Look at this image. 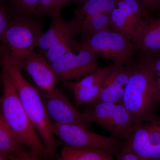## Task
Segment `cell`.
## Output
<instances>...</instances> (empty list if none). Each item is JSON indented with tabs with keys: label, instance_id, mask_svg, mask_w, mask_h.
Segmentation results:
<instances>
[{
	"label": "cell",
	"instance_id": "6da1fadb",
	"mask_svg": "<svg viewBox=\"0 0 160 160\" xmlns=\"http://www.w3.org/2000/svg\"><path fill=\"white\" fill-rule=\"evenodd\" d=\"M0 62L1 66L11 77L23 108L44 143L49 158L57 156V149L62 143L53 132L52 123L40 91L23 78L21 65L4 45L0 48Z\"/></svg>",
	"mask_w": 160,
	"mask_h": 160
},
{
	"label": "cell",
	"instance_id": "7a4b0ae2",
	"mask_svg": "<svg viewBox=\"0 0 160 160\" xmlns=\"http://www.w3.org/2000/svg\"><path fill=\"white\" fill-rule=\"evenodd\" d=\"M122 101L131 114L134 126L158 117L160 90L152 62L139 59L132 63L131 75Z\"/></svg>",
	"mask_w": 160,
	"mask_h": 160
},
{
	"label": "cell",
	"instance_id": "3957f363",
	"mask_svg": "<svg viewBox=\"0 0 160 160\" xmlns=\"http://www.w3.org/2000/svg\"><path fill=\"white\" fill-rule=\"evenodd\" d=\"M1 74L3 86L1 112L20 141L41 159H48L46 147L23 108L11 77L2 67Z\"/></svg>",
	"mask_w": 160,
	"mask_h": 160
},
{
	"label": "cell",
	"instance_id": "277c9868",
	"mask_svg": "<svg viewBox=\"0 0 160 160\" xmlns=\"http://www.w3.org/2000/svg\"><path fill=\"white\" fill-rule=\"evenodd\" d=\"M88 49L96 54L119 65L132 64L135 51L130 40L125 36L110 30H102L84 39L77 48Z\"/></svg>",
	"mask_w": 160,
	"mask_h": 160
},
{
	"label": "cell",
	"instance_id": "5b68a950",
	"mask_svg": "<svg viewBox=\"0 0 160 160\" xmlns=\"http://www.w3.org/2000/svg\"><path fill=\"white\" fill-rule=\"evenodd\" d=\"M44 33L37 22L29 18L20 17L11 20L2 42L21 65L23 60L38 47Z\"/></svg>",
	"mask_w": 160,
	"mask_h": 160
},
{
	"label": "cell",
	"instance_id": "8992f818",
	"mask_svg": "<svg viewBox=\"0 0 160 160\" xmlns=\"http://www.w3.org/2000/svg\"><path fill=\"white\" fill-rule=\"evenodd\" d=\"M145 9L139 0H119L110 14L109 29L128 38L135 48L145 26Z\"/></svg>",
	"mask_w": 160,
	"mask_h": 160
},
{
	"label": "cell",
	"instance_id": "52a82bcc",
	"mask_svg": "<svg viewBox=\"0 0 160 160\" xmlns=\"http://www.w3.org/2000/svg\"><path fill=\"white\" fill-rule=\"evenodd\" d=\"M121 151L135 152L146 160H160V116L133 126L122 140Z\"/></svg>",
	"mask_w": 160,
	"mask_h": 160
},
{
	"label": "cell",
	"instance_id": "ba28073f",
	"mask_svg": "<svg viewBox=\"0 0 160 160\" xmlns=\"http://www.w3.org/2000/svg\"><path fill=\"white\" fill-rule=\"evenodd\" d=\"M55 135L65 145L103 149L115 155L121 150L122 140L113 136H104L75 125L52 123Z\"/></svg>",
	"mask_w": 160,
	"mask_h": 160
},
{
	"label": "cell",
	"instance_id": "9c48e42d",
	"mask_svg": "<svg viewBox=\"0 0 160 160\" xmlns=\"http://www.w3.org/2000/svg\"><path fill=\"white\" fill-rule=\"evenodd\" d=\"M75 50L77 54L69 52L51 64L58 80L63 82L79 81L98 69L97 55L78 47Z\"/></svg>",
	"mask_w": 160,
	"mask_h": 160
},
{
	"label": "cell",
	"instance_id": "30bf717a",
	"mask_svg": "<svg viewBox=\"0 0 160 160\" xmlns=\"http://www.w3.org/2000/svg\"><path fill=\"white\" fill-rule=\"evenodd\" d=\"M40 93L49 118L53 122L78 125L86 129L90 126L84 112H79L59 89L56 88L51 92Z\"/></svg>",
	"mask_w": 160,
	"mask_h": 160
},
{
	"label": "cell",
	"instance_id": "8fae6325",
	"mask_svg": "<svg viewBox=\"0 0 160 160\" xmlns=\"http://www.w3.org/2000/svg\"><path fill=\"white\" fill-rule=\"evenodd\" d=\"M21 67L31 77L40 92H51L56 89V75L41 52H31L23 60Z\"/></svg>",
	"mask_w": 160,
	"mask_h": 160
},
{
	"label": "cell",
	"instance_id": "7c38bea8",
	"mask_svg": "<svg viewBox=\"0 0 160 160\" xmlns=\"http://www.w3.org/2000/svg\"><path fill=\"white\" fill-rule=\"evenodd\" d=\"M22 143L0 114V160H38L41 158Z\"/></svg>",
	"mask_w": 160,
	"mask_h": 160
},
{
	"label": "cell",
	"instance_id": "4fadbf2b",
	"mask_svg": "<svg viewBox=\"0 0 160 160\" xmlns=\"http://www.w3.org/2000/svg\"><path fill=\"white\" fill-rule=\"evenodd\" d=\"M144 18L145 26L135 49L139 51L140 59L152 62L160 57V17L150 16L145 9Z\"/></svg>",
	"mask_w": 160,
	"mask_h": 160
},
{
	"label": "cell",
	"instance_id": "5bb4252c",
	"mask_svg": "<svg viewBox=\"0 0 160 160\" xmlns=\"http://www.w3.org/2000/svg\"><path fill=\"white\" fill-rule=\"evenodd\" d=\"M52 18L49 29L40 38L37 48L45 53L53 44L59 40L68 36H75L78 34L77 29L72 20L67 21L61 15Z\"/></svg>",
	"mask_w": 160,
	"mask_h": 160
},
{
	"label": "cell",
	"instance_id": "9a60e30c",
	"mask_svg": "<svg viewBox=\"0 0 160 160\" xmlns=\"http://www.w3.org/2000/svg\"><path fill=\"white\" fill-rule=\"evenodd\" d=\"M59 160H113L112 154L103 149L65 145L58 156Z\"/></svg>",
	"mask_w": 160,
	"mask_h": 160
},
{
	"label": "cell",
	"instance_id": "2e32d148",
	"mask_svg": "<svg viewBox=\"0 0 160 160\" xmlns=\"http://www.w3.org/2000/svg\"><path fill=\"white\" fill-rule=\"evenodd\" d=\"M118 103L103 102L92 105V107L84 113L89 124L97 123L111 134L112 116Z\"/></svg>",
	"mask_w": 160,
	"mask_h": 160
},
{
	"label": "cell",
	"instance_id": "e0dca14e",
	"mask_svg": "<svg viewBox=\"0 0 160 160\" xmlns=\"http://www.w3.org/2000/svg\"><path fill=\"white\" fill-rule=\"evenodd\" d=\"M111 135L122 140L134 126L131 114L122 101L118 102L112 116Z\"/></svg>",
	"mask_w": 160,
	"mask_h": 160
},
{
	"label": "cell",
	"instance_id": "ac0fdd59",
	"mask_svg": "<svg viewBox=\"0 0 160 160\" xmlns=\"http://www.w3.org/2000/svg\"><path fill=\"white\" fill-rule=\"evenodd\" d=\"M119 0H88L80 4L74 9L73 19L78 20L83 18L100 14L107 13L110 15L112 10L117 5Z\"/></svg>",
	"mask_w": 160,
	"mask_h": 160
},
{
	"label": "cell",
	"instance_id": "d6986e66",
	"mask_svg": "<svg viewBox=\"0 0 160 160\" xmlns=\"http://www.w3.org/2000/svg\"><path fill=\"white\" fill-rule=\"evenodd\" d=\"M118 65L113 62L108 66L99 68L94 72L79 81L65 82L64 85L72 92L82 88L93 87L104 82L110 72Z\"/></svg>",
	"mask_w": 160,
	"mask_h": 160
},
{
	"label": "cell",
	"instance_id": "ffe728a7",
	"mask_svg": "<svg viewBox=\"0 0 160 160\" xmlns=\"http://www.w3.org/2000/svg\"><path fill=\"white\" fill-rule=\"evenodd\" d=\"M125 87L113 89L103 87L99 93L90 104L95 105L103 102L118 103L122 99L125 92Z\"/></svg>",
	"mask_w": 160,
	"mask_h": 160
},
{
	"label": "cell",
	"instance_id": "44dd1931",
	"mask_svg": "<svg viewBox=\"0 0 160 160\" xmlns=\"http://www.w3.org/2000/svg\"><path fill=\"white\" fill-rule=\"evenodd\" d=\"M15 6L21 12L27 14H35L40 0H12Z\"/></svg>",
	"mask_w": 160,
	"mask_h": 160
},
{
	"label": "cell",
	"instance_id": "7402d4cb",
	"mask_svg": "<svg viewBox=\"0 0 160 160\" xmlns=\"http://www.w3.org/2000/svg\"><path fill=\"white\" fill-rule=\"evenodd\" d=\"M35 14L37 16L47 15L54 17L53 0H40L39 3Z\"/></svg>",
	"mask_w": 160,
	"mask_h": 160
},
{
	"label": "cell",
	"instance_id": "603a6c76",
	"mask_svg": "<svg viewBox=\"0 0 160 160\" xmlns=\"http://www.w3.org/2000/svg\"><path fill=\"white\" fill-rule=\"evenodd\" d=\"M11 20L9 19L5 6L1 4L0 7V39L3 42L6 32L11 22Z\"/></svg>",
	"mask_w": 160,
	"mask_h": 160
},
{
	"label": "cell",
	"instance_id": "cb8c5ba5",
	"mask_svg": "<svg viewBox=\"0 0 160 160\" xmlns=\"http://www.w3.org/2000/svg\"><path fill=\"white\" fill-rule=\"evenodd\" d=\"M115 156L117 159L118 160H146L144 158L133 152L120 151Z\"/></svg>",
	"mask_w": 160,
	"mask_h": 160
},
{
	"label": "cell",
	"instance_id": "d4e9b609",
	"mask_svg": "<svg viewBox=\"0 0 160 160\" xmlns=\"http://www.w3.org/2000/svg\"><path fill=\"white\" fill-rule=\"evenodd\" d=\"M66 6H67L66 0H53L54 17L53 18L61 15L62 9Z\"/></svg>",
	"mask_w": 160,
	"mask_h": 160
},
{
	"label": "cell",
	"instance_id": "484cf974",
	"mask_svg": "<svg viewBox=\"0 0 160 160\" xmlns=\"http://www.w3.org/2000/svg\"><path fill=\"white\" fill-rule=\"evenodd\" d=\"M147 11L154 10L157 0H139Z\"/></svg>",
	"mask_w": 160,
	"mask_h": 160
},
{
	"label": "cell",
	"instance_id": "4316f807",
	"mask_svg": "<svg viewBox=\"0 0 160 160\" xmlns=\"http://www.w3.org/2000/svg\"><path fill=\"white\" fill-rule=\"evenodd\" d=\"M153 68L157 75L159 87L160 90V57L152 61Z\"/></svg>",
	"mask_w": 160,
	"mask_h": 160
},
{
	"label": "cell",
	"instance_id": "83f0119b",
	"mask_svg": "<svg viewBox=\"0 0 160 160\" xmlns=\"http://www.w3.org/2000/svg\"><path fill=\"white\" fill-rule=\"evenodd\" d=\"M87 1H88V0H66V4H67V6L69 5V4L72 3H77L81 4Z\"/></svg>",
	"mask_w": 160,
	"mask_h": 160
},
{
	"label": "cell",
	"instance_id": "f1b7e54d",
	"mask_svg": "<svg viewBox=\"0 0 160 160\" xmlns=\"http://www.w3.org/2000/svg\"><path fill=\"white\" fill-rule=\"evenodd\" d=\"M154 10H158L160 11V0H157V1Z\"/></svg>",
	"mask_w": 160,
	"mask_h": 160
}]
</instances>
